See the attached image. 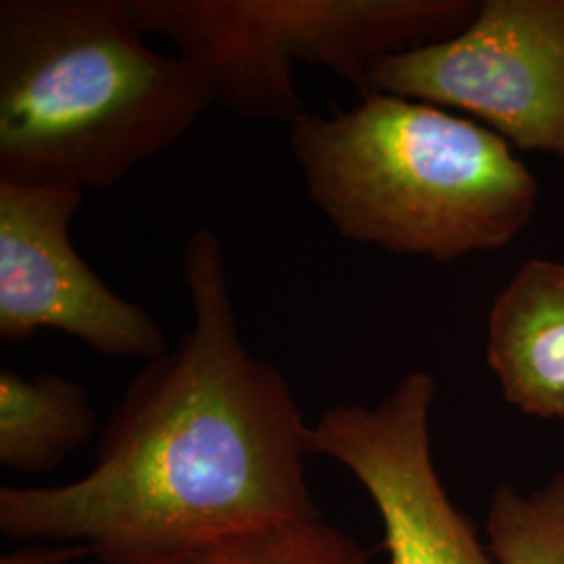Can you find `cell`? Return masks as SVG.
<instances>
[{
    "instance_id": "1",
    "label": "cell",
    "mask_w": 564,
    "mask_h": 564,
    "mask_svg": "<svg viewBox=\"0 0 564 564\" xmlns=\"http://www.w3.org/2000/svg\"><path fill=\"white\" fill-rule=\"evenodd\" d=\"M193 321L147 362L72 484L2 487L0 531L23 544L84 545L102 564H160L249 527L316 517L310 431L281 368L245 345L224 247H184Z\"/></svg>"
},
{
    "instance_id": "2",
    "label": "cell",
    "mask_w": 564,
    "mask_h": 564,
    "mask_svg": "<svg viewBox=\"0 0 564 564\" xmlns=\"http://www.w3.org/2000/svg\"><path fill=\"white\" fill-rule=\"evenodd\" d=\"M218 102L149 44L134 0L0 2V181L107 191Z\"/></svg>"
},
{
    "instance_id": "3",
    "label": "cell",
    "mask_w": 564,
    "mask_h": 564,
    "mask_svg": "<svg viewBox=\"0 0 564 564\" xmlns=\"http://www.w3.org/2000/svg\"><path fill=\"white\" fill-rule=\"evenodd\" d=\"M289 147L307 197L345 241L449 263L514 241L538 181L479 121L379 90L303 111Z\"/></svg>"
},
{
    "instance_id": "4",
    "label": "cell",
    "mask_w": 564,
    "mask_h": 564,
    "mask_svg": "<svg viewBox=\"0 0 564 564\" xmlns=\"http://www.w3.org/2000/svg\"><path fill=\"white\" fill-rule=\"evenodd\" d=\"M149 36L199 65L218 102L286 126L303 111L297 63L368 93L379 61L444 41L475 18V0H134Z\"/></svg>"
},
{
    "instance_id": "5",
    "label": "cell",
    "mask_w": 564,
    "mask_h": 564,
    "mask_svg": "<svg viewBox=\"0 0 564 564\" xmlns=\"http://www.w3.org/2000/svg\"><path fill=\"white\" fill-rule=\"evenodd\" d=\"M368 90L454 111L564 162V0H481L458 34L379 61Z\"/></svg>"
},
{
    "instance_id": "6",
    "label": "cell",
    "mask_w": 564,
    "mask_h": 564,
    "mask_svg": "<svg viewBox=\"0 0 564 564\" xmlns=\"http://www.w3.org/2000/svg\"><path fill=\"white\" fill-rule=\"evenodd\" d=\"M435 393V379L412 370L377 405H335L312 424L310 454L341 464L366 489L389 564H498L437 475Z\"/></svg>"
},
{
    "instance_id": "7",
    "label": "cell",
    "mask_w": 564,
    "mask_h": 564,
    "mask_svg": "<svg viewBox=\"0 0 564 564\" xmlns=\"http://www.w3.org/2000/svg\"><path fill=\"white\" fill-rule=\"evenodd\" d=\"M82 202L80 191L0 181V339L57 330L107 358L153 362L167 351L162 324L111 291L69 239Z\"/></svg>"
},
{
    "instance_id": "8",
    "label": "cell",
    "mask_w": 564,
    "mask_h": 564,
    "mask_svg": "<svg viewBox=\"0 0 564 564\" xmlns=\"http://www.w3.org/2000/svg\"><path fill=\"white\" fill-rule=\"evenodd\" d=\"M485 358L506 402L564 421V262L527 260L506 282L487 314Z\"/></svg>"
},
{
    "instance_id": "9",
    "label": "cell",
    "mask_w": 564,
    "mask_h": 564,
    "mask_svg": "<svg viewBox=\"0 0 564 564\" xmlns=\"http://www.w3.org/2000/svg\"><path fill=\"white\" fill-rule=\"evenodd\" d=\"M97 431V410L80 383L41 372L0 370V464L18 473H51Z\"/></svg>"
},
{
    "instance_id": "10",
    "label": "cell",
    "mask_w": 564,
    "mask_h": 564,
    "mask_svg": "<svg viewBox=\"0 0 564 564\" xmlns=\"http://www.w3.org/2000/svg\"><path fill=\"white\" fill-rule=\"evenodd\" d=\"M160 564H368V552L316 514L249 527Z\"/></svg>"
},
{
    "instance_id": "11",
    "label": "cell",
    "mask_w": 564,
    "mask_h": 564,
    "mask_svg": "<svg viewBox=\"0 0 564 564\" xmlns=\"http://www.w3.org/2000/svg\"><path fill=\"white\" fill-rule=\"evenodd\" d=\"M485 531L498 564H564V470L533 494L498 487Z\"/></svg>"
},
{
    "instance_id": "12",
    "label": "cell",
    "mask_w": 564,
    "mask_h": 564,
    "mask_svg": "<svg viewBox=\"0 0 564 564\" xmlns=\"http://www.w3.org/2000/svg\"><path fill=\"white\" fill-rule=\"evenodd\" d=\"M90 556L84 545L30 542L4 554L0 564H72Z\"/></svg>"
}]
</instances>
